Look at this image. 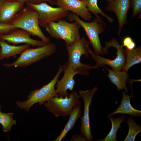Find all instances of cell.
<instances>
[{"mask_svg":"<svg viewBox=\"0 0 141 141\" xmlns=\"http://www.w3.org/2000/svg\"><path fill=\"white\" fill-rule=\"evenodd\" d=\"M133 41L131 37L128 36H126L123 39L122 45L123 46L126 47V48Z\"/></svg>","mask_w":141,"mask_h":141,"instance_id":"f1b7e54d","label":"cell"},{"mask_svg":"<svg viewBox=\"0 0 141 141\" xmlns=\"http://www.w3.org/2000/svg\"><path fill=\"white\" fill-rule=\"evenodd\" d=\"M91 43L86 38L79 37L72 44H66L68 54L67 61L75 71L78 70L81 72H86L89 70L97 69L96 67L82 63L80 60L81 55H85L86 58L89 57L91 50Z\"/></svg>","mask_w":141,"mask_h":141,"instance_id":"277c9868","label":"cell"},{"mask_svg":"<svg viewBox=\"0 0 141 141\" xmlns=\"http://www.w3.org/2000/svg\"><path fill=\"white\" fill-rule=\"evenodd\" d=\"M39 15L35 9L26 5L16 15L10 24L23 30L31 35L40 38L45 44L50 42L49 38L44 35L39 24Z\"/></svg>","mask_w":141,"mask_h":141,"instance_id":"6da1fadb","label":"cell"},{"mask_svg":"<svg viewBox=\"0 0 141 141\" xmlns=\"http://www.w3.org/2000/svg\"><path fill=\"white\" fill-rule=\"evenodd\" d=\"M98 90V87L96 86L91 90H81L79 91V95L82 99L84 105L83 116L81 118L80 131L81 134H83L89 141H91L93 138L91 131L89 106L95 93Z\"/></svg>","mask_w":141,"mask_h":141,"instance_id":"8fae6325","label":"cell"},{"mask_svg":"<svg viewBox=\"0 0 141 141\" xmlns=\"http://www.w3.org/2000/svg\"><path fill=\"white\" fill-rule=\"evenodd\" d=\"M16 28L12 25L0 22V34L9 33Z\"/></svg>","mask_w":141,"mask_h":141,"instance_id":"484cf974","label":"cell"},{"mask_svg":"<svg viewBox=\"0 0 141 141\" xmlns=\"http://www.w3.org/2000/svg\"><path fill=\"white\" fill-rule=\"evenodd\" d=\"M80 104H77L73 107L69 114L68 120L63 129L59 135L53 141H61L73 127L77 120L81 116V105Z\"/></svg>","mask_w":141,"mask_h":141,"instance_id":"d6986e66","label":"cell"},{"mask_svg":"<svg viewBox=\"0 0 141 141\" xmlns=\"http://www.w3.org/2000/svg\"></svg>","mask_w":141,"mask_h":141,"instance_id":"836d02e7","label":"cell"},{"mask_svg":"<svg viewBox=\"0 0 141 141\" xmlns=\"http://www.w3.org/2000/svg\"><path fill=\"white\" fill-rule=\"evenodd\" d=\"M106 0L108 2H110L112 1L113 0Z\"/></svg>","mask_w":141,"mask_h":141,"instance_id":"1f68e13d","label":"cell"},{"mask_svg":"<svg viewBox=\"0 0 141 141\" xmlns=\"http://www.w3.org/2000/svg\"><path fill=\"white\" fill-rule=\"evenodd\" d=\"M57 22L49 23L45 27V30L51 38L62 39L66 44H72L80 36V26L75 21L70 23L62 19Z\"/></svg>","mask_w":141,"mask_h":141,"instance_id":"5b68a950","label":"cell"},{"mask_svg":"<svg viewBox=\"0 0 141 141\" xmlns=\"http://www.w3.org/2000/svg\"><path fill=\"white\" fill-rule=\"evenodd\" d=\"M5 2H20L25 3L29 2L30 0H2Z\"/></svg>","mask_w":141,"mask_h":141,"instance_id":"4dcf8cb0","label":"cell"},{"mask_svg":"<svg viewBox=\"0 0 141 141\" xmlns=\"http://www.w3.org/2000/svg\"><path fill=\"white\" fill-rule=\"evenodd\" d=\"M63 66L64 74L60 80H58L55 85L56 91L59 97H64L69 96L70 94L67 92L68 90L72 91L75 84L74 76L77 74L88 76V71L83 72L78 70H74L69 63L67 61Z\"/></svg>","mask_w":141,"mask_h":141,"instance_id":"30bf717a","label":"cell"},{"mask_svg":"<svg viewBox=\"0 0 141 141\" xmlns=\"http://www.w3.org/2000/svg\"><path fill=\"white\" fill-rule=\"evenodd\" d=\"M107 118L109 119L111 123V128L108 134L105 137L102 139L98 140L100 141H117V131L120 128H121V124L125 122L126 116L125 114L121 115L116 118H114L113 116H108Z\"/></svg>","mask_w":141,"mask_h":141,"instance_id":"44dd1931","label":"cell"},{"mask_svg":"<svg viewBox=\"0 0 141 141\" xmlns=\"http://www.w3.org/2000/svg\"><path fill=\"white\" fill-rule=\"evenodd\" d=\"M98 0H86V7L90 11L94 14L97 19L101 18L98 14L105 17L110 23L114 21V20L105 14L98 7L97 5Z\"/></svg>","mask_w":141,"mask_h":141,"instance_id":"603a6c76","label":"cell"},{"mask_svg":"<svg viewBox=\"0 0 141 141\" xmlns=\"http://www.w3.org/2000/svg\"><path fill=\"white\" fill-rule=\"evenodd\" d=\"M80 98L77 93L73 90L69 96L55 97L43 104L56 118L60 116L65 117L70 114L75 105L81 103L79 100Z\"/></svg>","mask_w":141,"mask_h":141,"instance_id":"ba28073f","label":"cell"},{"mask_svg":"<svg viewBox=\"0 0 141 141\" xmlns=\"http://www.w3.org/2000/svg\"><path fill=\"white\" fill-rule=\"evenodd\" d=\"M63 70V66L60 65L55 76L49 82L40 89L31 92L26 101L22 102L17 101L16 103L17 107L20 109H24L26 111H29L30 108L35 104L38 103L39 104L42 105L53 97H59L56 91L55 86Z\"/></svg>","mask_w":141,"mask_h":141,"instance_id":"3957f363","label":"cell"},{"mask_svg":"<svg viewBox=\"0 0 141 141\" xmlns=\"http://www.w3.org/2000/svg\"><path fill=\"white\" fill-rule=\"evenodd\" d=\"M108 72L107 75L111 83L117 87L118 90L124 89L126 93L128 91L126 85V83L129 78L127 72L124 70L115 71L107 68L105 66Z\"/></svg>","mask_w":141,"mask_h":141,"instance_id":"ac0fdd59","label":"cell"},{"mask_svg":"<svg viewBox=\"0 0 141 141\" xmlns=\"http://www.w3.org/2000/svg\"><path fill=\"white\" fill-rule=\"evenodd\" d=\"M130 4L132 5L133 14L132 18H133L138 14L141 13V0H130Z\"/></svg>","mask_w":141,"mask_h":141,"instance_id":"d4e9b609","label":"cell"},{"mask_svg":"<svg viewBox=\"0 0 141 141\" xmlns=\"http://www.w3.org/2000/svg\"><path fill=\"white\" fill-rule=\"evenodd\" d=\"M56 5L70 11L86 22L92 19L91 13L87 8L86 0H56Z\"/></svg>","mask_w":141,"mask_h":141,"instance_id":"4fadbf2b","label":"cell"},{"mask_svg":"<svg viewBox=\"0 0 141 141\" xmlns=\"http://www.w3.org/2000/svg\"><path fill=\"white\" fill-rule=\"evenodd\" d=\"M130 5V0H113L108 2L106 8V10L113 12L116 15L119 25L118 36L124 25L127 22V13Z\"/></svg>","mask_w":141,"mask_h":141,"instance_id":"5bb4252c","label":"cell"},{"mask_svg":"<svg viewBox=\"0 0 141 141\" xmlns=\"http://www.w3.org/2000/svg\"><path fill=\"white\" fill-rule=\"evenodd\" d=\"M136 45V43L133 41L126 48L129 50H132L135 48Z\"/></svg>","mask_w":141,"mask_h":141,"instance_id":"f546056e","label":"cell"},{"mask_svg":"<svg viewBox=\"0 0 141 141\" xmlns=\"http://www.w3.org/2000/svg\"><path fill=\"white\" fill-rule=\"evenodd\" d=\"M13 115L12 113H1L0 124L2 126L4 132H9L12 126L16 124V121L13 118Z\"/></svg>","mask_w":141,"mask_h":141,"instance_id":"cb8c5ba5","label":"cell"},{"mask_svg":"<svg viewBox=\"0 0 141 141\" xmlns=\"http://www.w3.org/2000/svg\"><path fill=\"white\" fill-rule=\"evenodd\" d=\"M68 21H74L77 22L85 31L92 45L94 52L98 54H102V49L99 38V34L104 30V22L101 18H96L90 22H85L75 14L69 13L67 16Z\"/></svg>","mask_w":141,"mask_h":141,"instance_id":"8992f818","label":"cell"},{"mask_svg":"<svg viewBox=\"0 0 141 141\" xmlns=\"http://www.w3.org/2000/svg\"><path fill=\"white\" fill-rule=\"evenodd\" d=\"M69 141H87L86 138L82 134H77L72 136Z\"/></svg>","mask_w":141,"mask_h":141,"instance_id":"4316f807","label":"cell"},{"mask_svg":"<svg viewBox=\"0 0 141 141\" xmlns=\"http://www.w3.org/2000/svg\"><path fill=\"white\" fill-rule=\"evenodd\" d=\"M1 106L0 105V114L1 113Z\"/></svg>","mask_w":141,"mask_h":141,"instance_id":"d6a6232c","label":"cell"},{"mask_svg":"<svg viewBox=\"0 0 141 141\" xmlns=\"http://www.w3.org/2000/svg\"><path fill=\"white\" fill-rule=\"evenodd\" d=\"M56 45L49 42L34 48H28L23 51L14 62L3 64L8 68H24L38 62L56 52Z\"/></svg>","mask_w":141,"mask_h":141,"instance_id":"7a4b0ae2","label":"cell"},{"mask_svg":"<svg viewBox=\"0 0 141 141\" xmlns=\"http://www.w3.org/2000/svg\"><path fill=\"white\" fill-rule=\"evenodd\" d=\"M0 61L11 57H16V55L20 54L25 50L29 48L28 44L20 45H11L3 40H0Z\"/></svg>","mask_w":141,"mask_h":141,"instance_id":"e0dca14e","label":"cell"},{"mask_svg":"<svg viewBox=\"0 0 141 141\" xmlns=\"http://www.w3.org/2000/svg\"><path fill=\"white\" fill-rule=\"evenodd\" d=\"M126 122L129 126V131L124 141H134L137 134L141 132V127L138 125L133 119L132 117L128 118Z\"/></svg>","mask_w":141,"mask_h":141,"instance_id":"7402d4cb","label":"cell"},{"mask_svg":"<svg viewBox=\"0 0 141 141\" xmlns=\"http://www.w3.org/2000/svg\"><path fill=\"white\" fill-rule=\"evenodd\" d=\"M31 35L28 32L17 28L9 33L0 34V40H4L13 45L24 43L33 47L40 46L45 44L42 40L31 38Z\"/></svg>","mask_w":141,"mask_h":141,"instance_id":"7c38bea8","label":"cell"},{"mask_svg":"<svg viewBox=\"0 0 141 141\" xmlns=\"http://www.w3.org/2000/svg\"><path fill=\"white\" fill-rule=\"evenodd\" d=\"M20 2H5L0 0V22L10 24L16 15L24 6Z\"/></svg>","mask_w":141,"mask_h":141,"instance_id":"9a60e30c","label":"cell"},{"mask_svg":"<svg viewBox=\"0 0 141 141\" xmlns=\"http://www.w3.org/2000/svg\"><path fill=\"white\" fill-rule=\"evenodd\" d=\"M105 46L102 49L103 54H107L108 49L113 47L117 49L116 53L117 56L114 60H111L101 57L99 54L90 50V54L96 62L95 66L98 68L107 65L111 67L113 70H121L126 61L125 50L123 46L120 44L118 41L115 38L112 39L109 42H105Z\"/></svg>","mask_w":141,"mask_h":141,"instance_id":"52a82bcc","label":"cell"},{"mask_svg":"<svg viewBox=\"0 0 141 141\" xmlns=\"http://www.w3.org/2000/svg\"><path fill=\"white\" fill-rule=\"evenodd\" d=\"M45 1L49 2L52 5H56V0H30L29 2L33 4H37Z\"/></svg>","mask_w":141,"mask_h":141,"instance_id":"83f0119b","label":"cell"},{"mask_svg":"<svg viewBox=\"0 0 141 141\" xmlns=\"http://www.w3.org/2000/svg\"><path fill=\"white\" fill-rule=\"evenodd\" d=\"M125 50L126 61L121 70L127 72L131 67L141 63V48L139 46L132 50L126 48Z\"/></svg>","mask_w":141,"mask_h":141,"instance_id":"ffe728a7","label":"cell"},{"mask_svg":"<svg viewBox=\"0 0 141 141\" xmlns=\"http://www.w3.org/2000/svg\"><path fill=\"white\" fill-rule=\"evenodd\" d=\"M122 92L123 96L120 101V105L114 112L110 114L108 116H113L115 114L121 113L123 114H127L132 116H137L141 117V110L134 108L130 103V99L133 96V94L128 95L123 91Z\"/></svg>","mask_w":141,"mask_h":141,"instance_id":"2e32d148","label":"cell"},{"mask_svg":"<svg viewBox=\"0 0 141 141\" xmlns=\"http://www.w3.org/2000/svg\"><path fill=\"white\" fill-rule=\"evenodd\" d=\"M26 5L36 10L39 15V24L40 27L45 28L51 22L57 21L67 16L69 11L63 8L52 7L43 2L37 4L29 2Z\"/></svg>","mask_w":141,"mask_h":141,"instance_id":"9c48e42d","label":"cell"}]
</instances>
